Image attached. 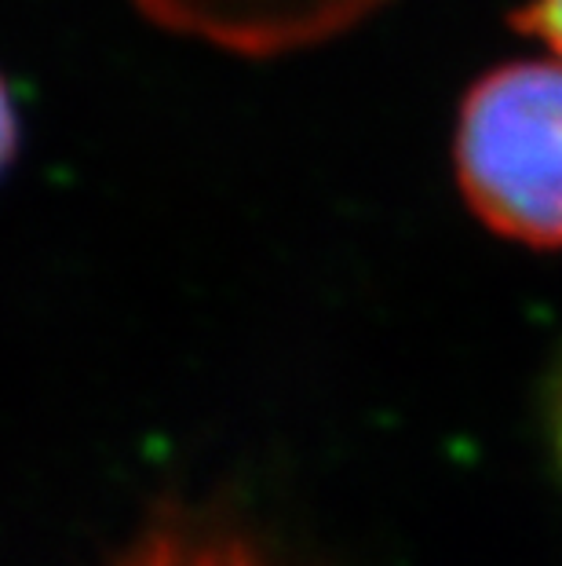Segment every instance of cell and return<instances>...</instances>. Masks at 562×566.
I'll list each match as a JSON object with an SVG mask.
<instances>
[{
  "instance_id": "5",
  "label": "cell",
  "mask_w": 562,
  "mask_h": 566,
  "mask_svg": "<svg viewBox=\"0 0 562 566\" xmlns=\"http://www.w3.org/2000/svg\"><path fill=\"white\" fill-rule=\"evenodd\" d=\"M522 30H530L537 41H544L562 63V0H533L522 15Z\"/></svg>"
},
{
  "instance_id": "1",
  "label": "cell",
  "mask_w": 562,
  "mask_h": 566,
  "mask_svg": "<svg viewBox=\"0 0 562 566\" xmlns=\"http://www.w3.org/2000/svg\"><path fill=\"white\" fill-rule=\"evenodd\" d=\"M457 179L489 231L562 249V63L526 59L486 74L457 122Z\"/></svg>"
},
{
  "instance_id": "2",
  "label": "cell",
  "mask_w": 562,
  "mask_h": 566,
  "mask_svg": "<svg viewBox=\"0 0 562 566\" xmlns=\"http://www.w3.org/2000/svg\"><path fill=\"white\" fill-rule=\"evenodd\" d=\"M103 566H307L253 523L172 504L150 515Z\"/></svg>"
},
{
  "instance_id": "4",
  "label": "cell",
  "mask_w": 562,
  "mask_h": 566,
  "mask_svg": "<svg viewBox=\"0 0 562 566\" xmlns=\"http://www.w3.org/2000/svg\"><path fill=\"white\" fill-rule=\"evenodd\" d=\"M544 439H548V450H552L555 472L562 479V352L544 384Z\"/></svg>"
},
{
  "instance_id": "6",
  "label": "cell",
  "mask_w": 562,
  "mask_h": 566,
  "mask_svg": "<svg viewBox=\"0 0 562 566\" xmlns=\"http://www.w3.org/2000/svg\"><path fill=\"white\" fill-rule=\"evenodd\" d=\"M15 143H19V122H15V106H11V95L0 81V172L8 168L11 154H15Z\"/></svg>"
},
{
  "instance_id": "3",
  "label": "cell",
  "mask_w": 562,
  "mask_h": 566,
  "mask_svg": "<svg viewBox=\"0 0 562 566\" xmlns=\"http://www.w3.org/2000/svg\"><path fill=\"white\" fill-rule=\"evenodd\" d=\"M158 19L234 44H274L329 30L373 0H142Z\"/></svg>"
}]
</instances>
